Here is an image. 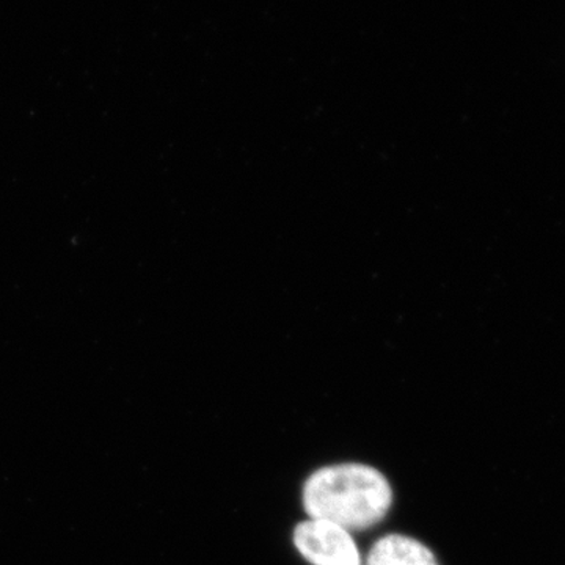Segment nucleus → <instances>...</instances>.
<instances>
[{"label":"nucleus","instance_id":"nucleus-1","mask_svg":"<svg viewBox=\"0 0 565 565\" xmlns=\"http://www.w3.org/2000/svg\"><path fill=\"white\" fill-rule=\"evenodd\" d=\"M303 509L310 520H322L349 531L370 530L388 514L393 490L377 468L363 463L319 468L303 486Z\"/></svg>","mask_w":565,"mask_h":565},{"label":"nucleus","instance_id":"nucleus-2","mask_svg":"<svg viewBox=\"0 0 565 565\" xmlns=\"http://www.w3.org/2000/svg\"><path fill=\"white\" fill-rule=\"evenodd\" d=\"M294 545L313 565H363L352 533L322 520H307L294 530Z\"/></svg>","mask_w":565,"mask_h":565},{"label":"nucleus","instance_id":"nucleus-3","mask_svg":"<svg viewBox=\"0 0 565 565\" xmlns=\"http://www.w3.org/2000/svg\"><path fill=\"white\" fill-rule=\"evenodd\" d=\"M366 565H440L434 553L416 539L390 534L370 550Z\"/></svg>","mask_w":565,"mask_h":565}]
</instances>
